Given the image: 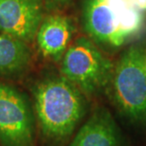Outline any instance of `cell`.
Returning <instances> with one entry per match:
<instances>
[{
	"label": "cell",
	"mask_w": 146,
	"mask_h": 146,
	"mask_svg": "<svg viewBox=\"0 0 146 146\" xmlns=\"http://www.w3.org/2000/svg\"><path fill=\"white\" fill-rule=\"evenodd\" d=\"M45 8L44 0H0V33L31 42L44 19Z\"/></svg>",
	"instance_id": "8992f818"
},
{
	"label": "cell",
	"mask_w": 146,
	"mask_h": 146,
	"mask_svg": "<svg viewBox=\"0 0 146 146\" xmlns=\"http://www.w3.org/2000/svg\"><path fill=\"white\" fill-rule=\"evenodd\" d=\"M31 59L27 43L0 33V76L13 77L23 74L30 66Z\"/></svg>",
	"instance_id": "9c48e42d"
},
{
	"label": "cell",
	"mask_w": 146,
	"mask_h": 146,
	"mask_svg": "<svg viewBox=\"0 0 146 146\" xmlns=\"http://www.w3.org/2000/svg\"><path fill=\"white\" fill-rule=\"evenodd\" d=\"M33 96L41 133L52 143L66 141L86 114V95L62 74H48L38 80Z\"/></svg>",
	"instance_id": "6da1fadb"
},
{
	"label": "cell",
	"mask_w": 146,
	"mask_h": 146,
	"mask_svg": "<svg viewBox=\"0 0 146 146\" xmlns=\"http://www.w3.org/2000/svg\"><path fill=\"white\" fill-rule=\"evenodd\" d=\"M134 4L142 13L146 11V0H133Z\"/></svg>",
	"instance_id": "8fae6325"
},
{
	"label": "cell",
	"mask_w": 146,
	"mask_h": 146,
	"mask_svg": "<svg viewBox=\"0 0 146 146\" xmlns=\"http://www.w3.org/2000/svg\"><path fill=\"white\" fill-rule=\"evenodd\" d=\"M111 60L87 36L78 37L62 58L61 73L86 96L100 95L110 86Z\"/></svg>",
	"instance_id": "277c9868"
},
{
	"label": "cell",
	"mask_w": 146,
	"mask_h": 146,
	"mask_svg": "<svg viewBox=\"0 0 146 146\" xmlns=\"http://www.w3.org/2000/svg\"><path fill=\"white\" fill-rule=\"evenodd\" d=\"M145 60L146 54L141 46H129L114 66L109 86L119 112L139 124H146Z\"/></svg>",
	"instance_id": "3957f363"
},
{
	"label": "cell",
	"mask_w": 146,
	"mask_h": 146,
	"mask_svg": "<svg viewBox=\"0 0 146 146\" xmlns=\"http://www.w3.org/2000/svg\"><path fill=\"white\" fill-rule=\"evenodd\" d=\"M75 27L63 14H51L43 19L36 34L37 46L44 56L59 61L70 46Z\"/></svg>",
	"instance_id": "52a82bcc"
},
{
	"label": "cell",
	"mask_w": 146,
	"mask_h": 146,
	"mask_svg": "<svg viewBox=\"0 0 146 146\" xmlns=\"http://www.w3.org/2000/svg\"><path fill=\"white\" fill-rule=\"evenodd\" d=\"M68 146H121V131L109 110L95 109Z\"/></svg>",
	"instance_id": "ba28073f"
},
{
	"label": "cell",
	"mask_w": 146,
	"mask_h": 146,
	"mask_svg": "<svg viewBox=\"0 0 146 146\" xmlns=\"http://www.w3.org/2000/svg\"><path fill=\"white\" fill-rule=\"evenodd\" d=\"M145 66H146V60H145Z\"/></svg>",
	"instance_id": "7c38bea8"
},
{
	"label": "cell",
	"mask_w": 146,
	"mask_h": 146,
	"mask_svg": "<svg viewBox=\"0 0 146 146\" xmlns=\"http://www.w3.org/2000/svg\"><path fill=\"white\" fill-rule=\"evenodd\" d=\"M35 115L24 93L0 81V145L34 146Z\"/></svg>",
	"instance_id": "5b68a950"
},
{
	"label": "cell",
	"mask_w": 146,
	"mask_h": 146,
	"mask_svg": "<svg viewBox=\"0 0 146 146\" xmlns=\"http://www.w3.org/2000/svg\"><path fill=\"white\" fill-rule=\"evenodd\" d=\"M82 22L87 37L111 49L139 38L145 28L144 13L133 0H84Z\"/></svg>",
	"instance_id": "7a4b0ae2"
},
{
	"label": "cell",
	"mask_w": 146,
	"mask_h": 146,
	"mask_svg": "<svg viewBox=\"0 0 146 146\" xmlns=\"http://www.w3.org/2000/svg\"><path fill=\"white\" fill-rule=\"evenodd\" d=\"M74 0H44L46 8L51 11H60L70 5Z\"/></svg>",
	"instance_id": "30bf717a"
}]
</instances>
